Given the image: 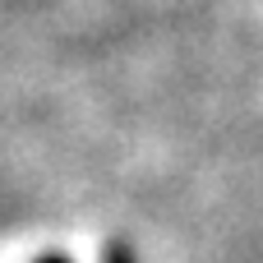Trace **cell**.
Instances as JSON below:
<instances>
[{"label": "cell", "instance_id": "1", "mask_svg": "<svg viewBox=\"0 0 263 263\" xmlns=\"http://www.w3.org/2000/svg\"><path fill=\"white\" fill-rule=\"evenodd\" d=\"M102 263H134V250L116 240V245H106V254H102Z\"/></svg>", "mask_w": 263, "mask_h": 263}, {"label": "cell", "instance_id": "2", "mask_svg": "<svg viewBox=\"0 0 263 263\" xmlns=\"http://www.w3.org/2000/svg\"><path fill=\"white\" fill-rule=\"evenodd\" d=\"M37 263H69V259H65L60 250H51V254H42V259H37Z\"/></svg>", "mask_w": 263, "mask_h": 263}]
</instances>
